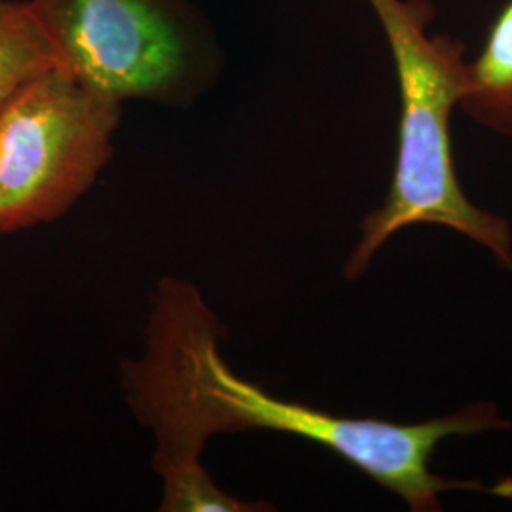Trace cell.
Masks as SVG:
<instances>
[{
    "label": "cell",
    "instance_id": "1",
    "mask_svg": "<svg viewBox=\"0 0 512 512\" xmlns=\"http://www.w3.org/2000/svg\"><path fill=\"white\" fill-rule=\"evenodd\" d=\"M382 23L401 95L397 164L384 203L361 222L346 268L363 275L397 232L416 224L450 228L512 266L511 220L478 207L459 183L452 116L467 73V46L429 25L431 0H366Z\"/></svg>",
    "mask_w": 512,
    "mask_h": 512
},
{
    "label": "cell",
    "instance_id": "2",
    "mask_svg": "<svg viewBox=\"0 0 512 512\" xmlns=\"http://www.w3.org/2000/svg\"><path fill=\"white\" fill-rule=\"evenodd\" d=\"M205 385L220 433L277 431L321 444L399 495L412 512L442 511V495L448 492H488L478 480H452L431 471L433 452L442 440L512 427L490 401L463 404L452 414L420 423L336 416L277 399L239 378L222 359L219 344L207 353Z\"/></svg>",
    "mask_w": 512,
    "mask_h": 512
},
{
    "label": "cell",
    "instance_id": "3",
    "mask_svg": "<svg viewBox=\"0 0 512 512\" xmlns=\"http://www.w3.org/2000/svg\"><path fill=\"white\" fill-rule=\"evenodd\" d=\"M57 69L110 99L181 101L222 63L192 0H29Z\"/></svg>",
    "mask_w": 512,
    "mask_h": 512
},
{
    "label": "cell",
    "instance_id": "4",
    "mask_svg": "<svg viewBox=\"0 0 512 512\" xmlns=\"http://www.w3.org/2000/svg\"><path fill=\"white\" fill-rule=\"evenodd\" d=\"M145 355L126 368L129 403L156 437L162 512H251L253 503L224 494L202 465L205 442L220 433L207 395L205 361L220 325L200 293L165 279L154 296Z\"/></svg>",
    "mask_w": 512,
    "mask_h": 512
},
{
    "label": "cell",
    "instance_id": "5",
    "mask_svg": "<svg viewBox=\"0 0 512 512\" xmlns=\"http://www.w3.org/2000/svg\"><path fill=\"white\" fill-rule=\"evenodd\" d=\"M120 101L71 74H38L0 107V234L63 217L112 156Z\"/></svg>",
    "mask_w": 512,
    "mask_h": 512
},
{
    "label": "cell",
    "instance_id": "6",
    "mask_svg": "<svg viewBox=\"0 0 512 512\" xmlns=\"http://www.w3.org/2000/svg\"><path fill=\"white\" fill-rule=\"evenodd\" d=\"M458 109L476 126L512 139V0L467 63Z\"/></svg>",
    "mask_w": 512,
    "mask_h": 512
},
{
    "label": "cell",
    "instance_id": "7",
    "mask_svg": "<svg viewBox=\"0 0 512 512\" xmlns=\"http://www.w3.org/2000/svg\"><path fill=\"white\" fill-rule=\"evenodd\" d=\"M57 69L54 48L29 0H0V107L38 74Z\"/></svg>",
    "mask_w": 512,
    "mask_h": 512
},
{
    "label": "cell",
    "instance_id": "8",
    "mask_svg": "<svg viewBox=\"0 0 512 512\" xmlns=\"http://www.w3.org/2000/svg\"><path fill=\"white\" fill-rule=\"evenodd\" d=\"M490 492H492V494L501 495V497H509V499H512V476L501 480Z\"/></svg>",
    "mask_w": 512,
    "mask_h": 512
}]
</instances>
